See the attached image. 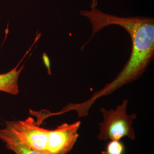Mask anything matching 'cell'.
Here are the masks:
<instances>
[{
    "label": "cell",
    "instance_id": "277c9868",
    "mask_svg": "<svg viewBox=\"0 0 154 154\" xmlns=\"http://www.w3.org/2000/svg\"><path fill=\"white\" fill-rule=\"evenodd\" d=\"M81 122L64 123L54 130H50L47 153L67 154L72 150L79 137L78 133Z\"/></svg>",
    "mask_w": 154,
    "mask_h": 154
},
{
    "label": "cell",
    "instance_id": "3957f363",
    "mask_svg": "<svg viewBox=\"0 0 154 154\" xmlns=\"http://www.w3.org/2000/svg\"><path fill=\"white\" fill-rule=\"evenodd\" d=\"M6 127L28 147L47 153L50 130L39 126L38 122L33 118L29 117L24 121L8 122Z\"/></svg>",
    "mask_w": 154,
    "mask_h": 154
},
{
    "label": "cell",
    "instance_id": "52a82bcc",
    "mask_svg": "<svg viewBox=\"0 0 154 154\" xmlns=\"http://www.w3.org/2000/svg\"><path fill=\"white\" fill-rule=\"evenodd\" d=\"M125 146L120 140H111L101 154H125Z\"/></svg>",
    "mask_w": 154,
    "mask_h": 154
},
{
    "label": "cell",
    "instance_id": "ba28073f",
    "mask_svg": "<svg viewBox=\"0 0 154 154\" xmlns=\"http://www.w3.org/2000/svg\"><path fill=\"white\" fill-rule=\"evenodd\" d=\"M43 58H44V60L45 64L46 66V67L48 69V70L50 74H51V73L50 72V63L49 60L48 58V57L47 56V55L45 53L43 56Z\"/></svg>",
    "mask_w": 154,
    "mask_h": 154
},
{
    "label": "cell",
    "instance_id": "8992f818",
    "mask_svg": "<svg viewBox=\"0 0 154 154\" xmlns=\"http://www.w3.org/2000/svg\"><path fill=\"white\" fill-rule=\"evenodd\" d=\"M17 67L18 66L11 72L0 74V91L11 95L18 94V78L23 66L18 70H17Z\"/></svg>",
    "mask_w": 154,
    "mask_h": 154
},
{
    "label": "cell",
    "instance_id": "7a4b0ae2",
    "mask_svg": "<svg viewBox=\"0 0 154 154\" xmlns=\"http://www.w3.org/2000/svg\"><path fill=\"white\" fill-rule=\"evenodd\" d=\"M127 104L128 100L124 99L116 110L100 109L104 118L103 122L99 123L100 133L98 138L100 140H121L123 137L135 140V134L132 125L137 116L135 114H127Z\"/></svg>",
    "mask_w": 154,
    "mask_h": 154
},
{
    "label": "cell",
    "instance_id": "5b68a950",
    "mask_svg": "<svg viewBox=\"0 0 154 154\" xmlns=\"http://www.w3.org/2000/svg\"><path fill=\"white\" fill-rule=\"evenodd\" d=\"M0 139L6 147L16 154H48L31 149L21 142L16 135L8 128L0 130Z\"/></svg>",
    "mask_w": 154,
    "mask_h": 154
},
{
    "label": "cell",
    "instance_id": "6da1fadb",
    "mask_svg": "<svg viewBox=\"0 0 154 154\" xmlns=\"http://www.w3.org/2000/svg\"><path fill=\"white\" fill-rule=\"evenodd\" d=\"M80 14L88 18L92 25L91 38L106 26L118 25L126 30L132 41L130 57L116 78L94 94L88 101L77 104L78 111L81 114L87 116L97 99L110 95L143 75L154 57V20L149 17L116 16L100 11L97 8L90 11H82Z\"/></svg>",
    "mask_w": 154,
    "mask_h": 154
},
{
    "label": "cell",
    "instance_id": "9c48e42d",
    "mask_svg": "<svg viewBox=\"0 0 154 154\" xmlns=\"http://www.w3.org/2000/svg\"><path fill=\"white\" fill-rule=\"evenodd\" d=\"M98 5V1L97 0H92L91 5V8H95L97 7Z\"/></svg>",
    "mask_w": 154,
    "mask_h": 154
}]
</instances>
